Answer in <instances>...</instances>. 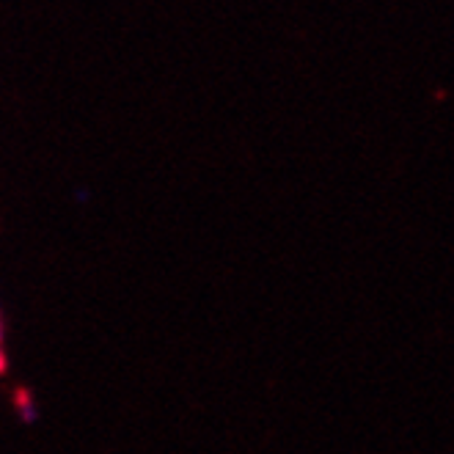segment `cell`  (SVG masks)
<instances>
[{
    "mask_svg": "<svg viewBox=\"0 0 454 454\" xmlns=\"http://www.w3.org/2000/svg\"><path fill=\"white\" fill-rule=\"evenodd\" d=\"M0 372H6V353H4V347H0Z\"/></svg>",
    "mask_w": 454,
    "mask_h": 454,
    "instance_id": "7a4b0ae2",
    "label": "cell"
},
{
    "mask_svg": "<svg viewBox=\"0 0 454 454\" xmlns=\"http://www.w3.org/2000/svg\"><path fill=\"white\" fill-rule=\"evenodd\" d=\"M0 336H4V325H0Z\"/></svg>",
    "mask_w": 454,
    "mask_h": 454,
    "instance_id": "3957f363",
    "label": "cell"
},
{
    "mask_svg": "<svg viewBox=\"0 0 454 454\" xmlns=\"http://www.w3.org/2000/svg\"><path fill=\"white\" fill-rule=\"evenodd\" d=\"M17 411H20V419L25 421V424H34L36 421V405H34V399H31V394H17Z\"/></svg>",
    "mask_w": 454,
    "mask_h": 454,
    "instance_id": "6da1fadb",
    "label": "cell"
}]
</instances>
